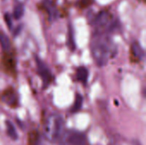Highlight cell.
<instances>
[{"label":"cell","instance_id":"9a60e30c","mask_svg":"<svg viewBox=\"0 0 146 145\" xmlns=\"http://www.w3.org/2000/svg\"><path fill=\"white\" fill-rule=\"evenodd\" d=\"M4 21H5V23H6L7 26L9 27V29H10L12 27V21H11V18L8 13H6L4 15Z\"/></svg>","mask_w":146,"mask_h":145},{"label":"cell","instance_id":"5bb4252c","mask_svg":"<svg viewBox=\"0 0 146 145\" xmlns=\"http://www.w3.org/2000/svg\"><path fill=\"white\" fill-rule=\"evenodd\" d=\"M93 3V0H80L79 5L80 8H86Z\"/></svg>","mask_w":146,"mask_h":145},{"label":"cell","instance_id":"9c48e42d","mask_svg":"<svg viewBox=\"0 0 146 145\" xmlns=\"http://www.w3.org/2000/svg\"><path fill=\"white\" fill-rule=\"evenodd\" d=\"M6 128H7V133L9 136V138H11L13 140H16L18 137H17V133H16V131H15L14 125L10 121H7L6 122Z\"/></svg>","mask_w":146,"mask_h":145},{"label":"cell","instance_id":"7a4b0ae2","mask_svg":"<svg viewBox=\"0 0 146 145\" xmlns=\"http://www.w3.org/2000/svg\"><path fill=\"white\" fill-rule=\"evenodd\" d=\"M62 132H63L62 117L59 115H50L47 119L44 127V138L50 142H55L61 138Z\"/></svg>","mask_w":146,"mask_h":145},{"label":"cell","instance_id":"8992f818","mask_svg":"<svg viewBox=\"0 0 146 145\" xmlns=\"http://www.w3.org/2000/svg\"><path fill=\"white\" fill-rule=\"evenodd\" d=\"M132 52H133V55L135 58H137L138 60H142L145 56V51L143 50V48L141 47V45L137 43V42H134L133 44H132Z\"/></svg>","mask_w":146,"mask_h":145},{"label":"cell","instance_id":"277c9868","mask_svg":"<svg viewBox=\"0 0 146 145\" xmlns=\"http://www.w3.org/2000/svg\"><path fill=\"white\" fill-rule=\"evenodd\" d=\"M112 18L113 16L110 12L103 10L97 15L96 18L94 19L93 24L98 30L105 29V27L109 26V25L111 23Z\"/></svg>","mask_w":146,"mask_h":145},{"label":"cell","instance_id":"5b68a950","mask_svg":"<svg viewBox=\"0 0 146 145\" xmlns=\"http://www.w3.org/2000/svg\"><path fill=\"white\" fill-rule=\"evenodd\" d=\"M36 62H37L38 72L39 75L41 76L44 84L45 85H47L50 82V80H51V78H52L51 77V73L49 70V68L46 66V64L42 60H40L39 58L37 57L36 58Z\"/></svg>","mask_w":146,"mask_h":145},{"label":"cell","instance_id":"ba28073f","mask_svg":"<svg viewBox=\"0 0 146 145\" xmlns=\"http://www.w3.org/2000/svg\"><path fill=\"white\" fill-rule=\"evenodd\" d=\"M0 45L3 49V50H4V51L9 50V48H10L9 38L4 33H0Z\"/></svg>","mask_w":146,"mask_h":145},{"label":"cell","instance_id":"6da1fadb","mask_svg":"<svg viewBox=\"0 0 146 145\" xmlns=\"http://www.w3.org/2000/svg\"><path fill=\"white\" fill-rule=\"evenodd\" d=\"M92 55L97 65L103 67L107 64L112 55V43L105 35H97L92 42Z\"/></svg>","mask_w":146,"mask_h":145},{"label":"cell","instance_id":"30bf717a","mask_svg":"<svg viewBox=\"0 0 146 145\" xmlns=\"http://www.w3.org/2000/svg\"><path fill=\"white\" fill-rule=\"evenodd\" d=\"M23 14H24V6H23L22 3H18L15 7L14 12H13V15H14L15 19H16V20L21 19L23 16Z\"/></svg>","mask_w":146,"mask_h":145},{"label":"cell","instance_id":"52a82bcc","mask_svg":"<svg viewBox=\"0 0 146 145\" xmlns=\"http://www.w3.org/2000/svg\"><path fill=\"white\" fill-rule=\"evenodd\" d=\"M77 79L83 84H86L88 79V70L85 67H80L77 69Z\"/></svg>","mask_w":146,"mask_h":145},{"label":"cell","instance_id":"7c38bea8","mask_svg":"<svg viewBox=\"0 0 146 145\" xmlns=\"http://www.w3.org/2000/svg\"><path fill=\"white\" fill-rule=\"evenodd\" d=\"M68 45L71 50H74L75 49V44H74V32L72 26H69L68 29Z\"/></svg>","mask_w":146,"mask_h":145},{"label":"cell","instance_id":"2e32d148","mask_svg":"<svg viewBox=\"0 0 146 145\" xmlns=\"http://www.w3.org/2000/svg\"><path fill=\"white\" fill-rule=\"evenodd\" d=\"M32 145H44V143H43L39 138H38V139H36V140L34 141V143H33Z\"/></svg>","mask_w":146,"mask_h":145},{"label":"cell","instance_id":"8fae6325","mask_svg":"<svg viewBox=\"0 0 146 145\" xmlns=\"http://www.w3.org/2000/svg\"><path fill=\"white\" fill-rule=\"evenodd\" d=\"M82 103H83V97H82V96L80 95V94H77L76 97H75V101H74V106L72 108V112L73 113L78 112L81 109Z\"/></svg>","mask_w":146,"mask_h":145},{"label":"cell","instance_id":"4fadbf2b","mask_svg":"<svg viewBox=\"0 0 146 145\" xmlns=\"http://www.w3.org/2000/svg\"><path fill=\"white\" fill-rule=\"evenodd\" d=\"M4 62H5V65H6V67H7L8 68H9V69H14V68H15V62H14V60H13L11 57H8V58L4 61Z\"/></svg>","mask_w":146,"mask_h":145},{"label":"cell","instance_id":"3957f363","mask_svg":"<svg viewBox=\"0 0 146 145\" xmlns=\"http://www.w3.org/2000/svg\"><path fill=\"white\" fill-rule=\"evenodd\" d=\"M60 145H88L86 135L75 130H68L62 132Z\"/></svg>","mask_w":146,"mask_h":145}]
</instances>
